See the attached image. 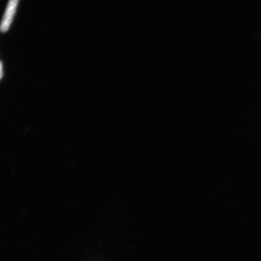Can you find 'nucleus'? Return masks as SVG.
<instances>
[{
  "instance_id": "nucleus-1",
  "label": "nucleus",
  "mask_w": 261,
  "mask_h": 261,
  "mask_svg": "<svg viewBox=\"0 0 261 261\" xmlns=\"http://www.w3.org/2000/svg\"><path fill=\"white\" fill-rule=\"evenodd\" d=\"M18 2L19 0H9L1 24H0V31L2 32H6L8 31L10 25L12 24L13 18H14Z\"/></svg>"
},
{
  "instance_id": "nucleus-2",
  "label": "nucleus",
  "mask_w": 261,
  "mask_h": 261,
  "mask_svg": "<svg viewBox=\"0 0 261 261\" xmlns=\"http://www.w3.org/2000/svg\"><path fill=\"white\" fill-rule=\"evenodd\" d=\"M3 64L1 61H0V80L2 79L3 76Z\"/></svg>"
}]
</instances>
